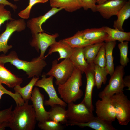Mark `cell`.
<instances>
[{
	"label": "cell",
	"instance_id": "obj_1",
	"mask_svg": "<svg viewBox=\"0 0 130 130\" xmlns=\"http://www.w3.org/2000/svg\"><path fill=\"white\" fill-rule=\"evenodd\" d=\"M28 101H25L21 105H16L12 111L9 121V127L12 130H33L35 127L37 120L32 105Z\"/></svg>",
	"mask_w": 130,
	"mask_h": 130
},
{
	"label": "cell",
	"instance_id": "obj_2",
	"mask_svg": "<svg viewBox=\"0 0 130 130\" xmlns=\"http://www.w3.org/2000/svg\"><path fill=\"white\" fill-rule=\"evenodd\" d=\"M45 58H40L39 56L30 61L21 60L19 58L16 52L11 51L7 55L2 54L0 56V63L4 64L9 63L17 69L25 72L30 78L34 77H39L41 75L47 64Z\"/></svg>",
	"mask_w": 130,
	"mask_h": 130
},
{
	"label": "cell",
	"instance_id": "obj_3",
	"mask_svg": "<svg viewBox=\"0 0 130 130\" xmlns=\"http://www.w3.org/2000/svg\"><path fill=\"white\" fill-rule=\"evenodd\" d=\"M82 73L75 68L71 76L64 83L58 85V91L62 100L68 104L80 99L83 93L80 87L82 84Z\"/></svg>",
	"mask_w": 130,
	"mask_h": 130
},
{
	"label": "cell",
	"instance_id": "obj_4",
	"mask_svg": "<svg viewBox=\"0 0 130 130\" xmlns=\"http://www.w3.org/2000/svg\"><path fill=\"white\" fill-rule=\"evenodd\" d=\"M110 98L119 124L127 125L130 121V101L127 96L122 91L114 95Z\"/></svg>",
	"mask_w": 130,
	"mask_h": 130
},
{
	"label": "cell",
	"instance_id": "obj_5",
	"mask_svg": "<svg viewBox=\"0 0 130 130\" xmlns=\"http://www.w3.org/2000/svg\"><path fill=\"white\" fill-rule=\"evenodd\" d=\"M75 68L69 58L64 59L58 63L56 60H53L50 70L46 74L47 76L55 77V83L58 86L64 83L71 76Z\"/></svg>",
	"mask_w": 130,
	"mask_h": 130
},
{
	"label": "cell",
	"instance_id": "obj_6",
	"mask_svg": "<svg viewBox=\"0 0 130 130\" xmlns=\"http://www.w3.org/2000/svg\"><path fill=\"white\" fill-rule=\"evenodd\" d=\"M124 68L121 65L116 67L110 76L108 84L98 95L101 99L110 98L115 94L123 91L125 87L123 82L125 74Z\"/></svg>",
	"mask_w": 130,
	"mask_h": 130
},
{
	"label": "cell",
	"instance_id": "obj_7",
	"mask_svg": "<svg viewBox=\"0 0 130 130\" xmlns=\"http://www.w3.org/2000/svg\"><path fill=\"white\" fill-rule=\"evenodd\" d=\"M46 74L42 75L41 79L38 80L35 86L43 89L48 95L49 99L44 101V104L46 106H52L58 104L65 107L67 106V104L58 97L53 84L54 77L52 76L47 78Z\"/></svg>",
	"mask_w": 130,
	"mask_h": 130
},
{
	"label": "cell",
	"instance_id": "obj_8",
	"mask_svg": "<svg viewBox=\"0 0 130 130\" xmlns=\"http://www.w3.org/2000/svg\"><path fill=\"white\" fill-rule=\"evenodd\" d=\"M67 114L68 120L84 123L91 120L94 117L93 111L81 102L75 104L73 102L67 104Z\"/></svg>",
	"mask_w": 130,
	"mask_h": 130
},
{
	"label": "cell",
	"instance_id": "obj_9",
	"mask_svg": "<svg viewBox=\"0 0 130 130\" xmlns=\"http://www.w3.org/2000/svg\"><path fill=\"white\" fill-rule=\"evenodd\" d=\"M26 24L22 18L10 21L6 24L5 31L0 35V52L6 54L12 47L8 44L9 38L15 31L20 32L24 30Z\"/></svg>",
	"mask_w": 130,
	"mask_h": 130
},
{
	"label": "cell",
	"instance_id": "obj_10",
	"mask_svg": "<svg viewBox=\"0 0 130 130\" xmlns=\"http://www.w3.org/2000/svg\"><path fill=\"white\" fill-rule=\"evenodd\" d=\"M59 36L57 33L51 35L44 32L32 34V39L30 43L31 46L40 53L39 58H45V53L47 48L55 43L56 39Z\"/></svg>",
	"mask_w": 130,
	"mask_h": 130
},
{
	"label": "cell",
	"instance_id": "obj_11",
	"mask_svg": "<svg viewBox=\"0 0 130 130\" xmlns=\"http://www.w3.org/2000/svg\"><path fill=\"white\" fill-rule=\"evenodd\" d=\"M44 97L37 87L33 89L30 100L32 102L37 121L41 122L49 119L48 111L44 107Z\"/></svg>",
	"mask_w": 130,
	"mask_h": 130
},
{
	"label": "cell",
	"instance_id": "obj_12",
	"mask_svg": "<svg viewBox=\"0 0 130 130\" xmlns=\"http://www.w3.org/2000/svg\"><path fill=\"white\" fill-rule=\"evenodd\" d=\"M126 0H109L96 5V12H99L104 18L110 19L117 14L124 5Z\"/></svg>",
	"mask_w": 130,
	"mask_h": 130
},
{
	"label": "cell",
	"instance_id": "obj_13",
	"mask_svg": "<svg viewBox=\"0 0 130 130\" xmlns=\"http://www.w3.org/2000/svg\"><path fill=\"white\" fill-rule=\"evenodd\" d=\"M98 100L95 104L97 116L102 119L112 122L116 118L114 108L109 98Z\"/></svg>",
	"mask_w": 130,
	"mask_h": 130
},
{
	"label": "cell",
	"instance_id": "obj_14",
	"mask_svg": "<svg viewBox=\"0 0 130 130\" xmlns=\"http://www.w3.org/2000/svg\"><path fill=\"white\" fill-rule=\"evenodd\" d=\"M89 66L84 72L86 78V84L84 98L81 102L84 104L89 109L93 111L94 107L92 102V94L95 82L94 71L93 63H88Z\"/></svg>",
	"mask_w": 130,
	"mask_h": 130
},
{
	"label": "cell",
	"instance_id": "obj_15",
	"mask_svg": "<svg viewBox=\"0 0 130 130\" xmlns=\"http://www.w3.org/2000/svg\"><path fill=\"white\" fill-rule=\"evenodd\" d=\"M66 125L77 126L81 128L88 127L96 130H116L113 125L112 122L101 119L97 116L89 121L80 123L68 120Z\"/></svg>",
	"mask_w": 130,
	"mask_h": 130
},
{
	"label": "cell",
	"instance_id": "obj_16",
	"mask_svg": "<svg viewBox=\"0 0 130 130\" xmlns=\"http://www.w3.org/2000/svg\"><path fill=\"white\" fill-rule=\"evenodd\" d=\"M62 10L60 8L52 7L44 15L32 18L28 20L26 26L32 34L43 32L42 27V24L51 17Z\"/></svg>",
	"mask_w": 130,
	"mask_h": 130
},
{
	"label": "cell",
	"instance_id": "obj_17",
	"mask_svg": "<svg viewBox=\"0 0 130 130\" xmlns=\"http://www.w3.org/2000/svg\"><path fill=\"white\" fill-rule=\"evenodd\" d=\"M78 31L82 37L92 44L103 42L107 36L104 26Z\"/></svg>",
	"mask_w": 130,
	"mask_h": 130
},
{
	"label": "cell",
	"instance_id": "obj_18",
	"mask_svg": "<svg viewBox=\"0 0 130 130\" xmlns=\"http://www.w3.org/2000/svg\"><path fill=\"white\" fill-rule=\"evenodd\" d=\"M50 47L48 52L45 57L46 58L53 53L58 52L59 55L57 59L58 61L63 59L69 58L73 50V48L62 40L58 42L56 41Z\"/></svg>",
	"mask_w": 130,
	"mask_h": 130
},
{
	"label": "cell",
	"instance_id": "obj_19",
	"mask_svg": "<svg viewBox=\"0 0 130 130\" xmlns=\"http://www.w3.org/2000/svg\"><path fill=\"white\" fill-rule=\"evenodd\" d=\"M4 65L0 63V82L12 88L20 85L23 82L22 79L12 73Z\"/></svg>",
	"mask_w": 130,
	"mask_h": 130
},
{
	"label": "cell",
	"instance_id": "obj_20",
	"mask_svg": "<svg viewBox=\"0 0 130 130\" xmlns=\"http://www.w3.org/2000/svg\"><path fill=\"white\" fill-rule=\"evenodd\" d=\"M50 4L52 7L60 8L70 12L82 8L80 0H50Z\"/></svg>",
	"mask_w": 130,
	"mask_h": 130
},
{
	"label": "cell",
	"instance_id": "obj_21",
	"mask_svg": "<svg viewBox=\"0 0 130 130\" xmlns=\"http://www.w3.org/2000/svg\"><path fill=\"white\" fill-rule=\"evenodd\" d=\"M75 68L79 69L82 74L88 67L89 64L85 60L83 48H73V52L69 58Z\"/></svg>",
	"mask_w": 130,
	"mask_h": 130
},
{
	"label": "cell",
	"instance_id": "obj_22",
	"mask_svg": "<svg viewBox=\"0 0 130 130\" xmlns=\"http://www.w3.org/2000/svg\"><path fill=\"white\" fill-rule=\"evenodd\" d=\"M49 120L66 124L68 120L65 107L58 104L52 106L49 111Z\"/></svg>",
	"mask_w": 130,
	"mask_h": 130
},
{
	"label": "cell",
	"instance_id": "obj_23",
	"mask_svg": "<svg viewBox=\"0 0 130 130\" xmlns=\"http://www.w3.org/2000/svg\"><path fill=\"white\" fill-rule=\"evenodd\" d=\"M104 27L107 34V37L105 41L106 42L117 40L120 42L130 41V32H125L106 26Z\"/></svg>",
	"mask_w": 130,
	"mask_h": 130
},
{
	"label": "cell",
	"instance_id": "obj_24",
	"mask_svg": "<svg viewBox=\"0 0 130 130\" xmlns=\"http://www.w3.org/2000/svg\"><path fill=\"white\" fill-rule=\"evenodd\" d=\"M117 19L114 22V28L124 31L123 26L124 21L130 16V0L127 1L117 15Z\"/></svg>",
	"mask_w": 130,
	"mask_h": 130
},
{
	"label": "cell",
	"instance_id": "obj_25",
	"mask_svg": "<svg viewBox=\"0 0 130 130\" xmlns=\"http://www.w3.org/2000/svg\"><path fill=\"white\" fill-rule=\"evenodd\" d=\"M116 44V41H109L105 43L106 60L105 69L108 74L110 76L112 75L115 70L113 52Z\"/></svg>",
	"mask_w": 130,
	"mask_h": 130
},
{
	"label": "cell",
	"instance_id": "obj_26",
	"mask_svg": "<svg viewBox=\"0 0 130 130\" xmlns=\"http://www.w3.org/2000/svg\"><path fill=\"white\" fill-rule=\"evenodd\" d=\"M39 78V77H32L29 83L23 87H21L20 85L16 86L14 87L15 92L19 93L24 101H29L31 98L33 87Z\"/></svg>",
	"mask_w": 130,
	"mask_h": 130
},
{
	"label": "cell",
	"instance_id": "obj_27",
	"mask_svg": "<svg viewBox=\"0 0 130 130\" xmlns=\"http://www.w3.org/2000/svg\"><path fill=\"white\" fill-rule=\"evenodd\" d=\"M62 40L73 48H84L88 45L92 44L82 37L78 31L73 36L66 38Z\"/></svg>",
	"mask_w": 130,
	"mask_h": 130
},
{
	"label": "cell",
	"instance_id": "obj_28",
	"mask_svg": "<svg viewBox=\"0 0 130 130\" xmlns=\"http://www.w3.org/2000/svg\"><path fill=\"white\" fill-rule=\"evenodd\" d=\"M104 43L102 42L91 44L83 48L84 57L88 63H93L94 58Z\"/></svg>",
	"mask_w": 130,
	"mask_h": 130
},
{
	"label": "cell",
	"instance_id": "obj_29",
	"mask_svg": "<svg viewBox=\"0 0 130 130\" xmlns=\"http://www.w3.org/2000/svg\"><path fill=\"white\" fill-rule=\"evenodd\" d=\"M94 71L95 82V86L98 89L100 88L103 83L105 84L107 80L108 73L105 67L102 68L94 64Z\"/></svg>",
	"mask_w": 130,
	"mask_h": 130
},
{
	"label": "cell",
	"instance_id": "obj_30",
	"mask_svg": "<svg viewBox=\"0 0 130 130\" xmlns=\"http://www.w3.org/2000/svg\"><path fill=\"white\" fill-rule=\"evenodd\" d=\"M38 126L43 130H62L64 128L62 124L49 120L39 122Z\"/></svg>",
	"mask_w": 130,
	"mask_h": 130
},
{
	"label": "cell",
	"instance_id": "obj_31",
	"mask_svg": "<svg viewBox=\"0 0 130 130\" xmlns=\"http://www.w3.org/2000/svg\"><path fill=\"white\" fill-rule=\"evenodd\" d=\"M128 41H124L120 42L118 46L120 52V63L121 65L124 67L127 65L129 62L128 57Z\"/></svg>",
	"mask_w": 130,
	"mask_h": 130
},
{
	"label": "cell",
	"instance_id": "obj_32",
	"mask_svg": "<svg viewBox=\"0 0 130 130\" xmlns=\"http://www.w3.org/2000/svg\"><path fill=\"white\" fill-rule=\"evenodd\" d=\"M5 94L9 95L13 98L17 105H22L25 102L19 93L16 92L13 93L8 90L0 82V102L2 95Z\"/></svg>",
	"mask_w": 130,
	"mask_h": 130
},
{
	"label": "cell",
	"instance_id": "obj_33",
	"mask_svg": "<svg viewBox=\"0 0 130 130\" xmlns=\"http://www.w3.org/2000/svg\"><path fill=\"white\" fill-rule=\"evenodd\" d=\"M94 64L99 67L105 68L106 66V60L105 56V43L102 46L98 54L94 58Z\"/></svg>",
	"mask_w": 130,
	"mask_h": 130
},
{
	"label": "cell",
	"instance_id": "obj_34",
	"mask_svg": "<svg viewBox=\"0 0 130 130\" xmlns=\"http://www.w3.org/2000/svg\"><path fill=\"white\" fill-rule=\"evenodd\" d=\"M49 0H29L28 6L24 9L20 11L18 14V15L21 18L28 19L30 16L31 9L33 6L38 3H45Z\"/></svg>",
	"mask_w": 130,
	"mask_h": 130
},
{
	"label": "cell",
	"instance_id": "obj_35",
	"mask_svg": "<svg viewBox=\"0 0 130 130\" xmlns=\"http://www.w3.org/2000/svg\"><path fill=\"white\" fill-rule=\"evenodd\" d=\"M5 5L0 4V31L2 25L6 21L14 20L12 17L10 11L5 8Z\"/></svg>",
	"mask_w": 130,
	"mask_h": 130
},
{
	"label": "cell",
	"instance_id": "obj_36",
	"mask_svg": "<svg viewBox=\"0 0 130 130\" xmlns=\"http://www.w3.org/2000/svg\"><path fill=\"white\" fill-rule=\"evenodd\" d=\"M13 106L9 108L0 111V125L5 122H9L12 114Z\"/></svg>",
	"mask_w": 130,
	"mask_h": 130
},
{
	"label": "cell",
	"instance_id": "obj_37",
	"mask_svg": "<svg viewBox=\"0 0 130 130\" xmlns=\"http://www.w3.org/2000/svg\"><path fill=\"white\" fill-rule=\"evenodd\" d=\"M82 5V7L85 10L90 9L93 12H96V0H80Z\"/></svg>",
	"mask_w": 130,
	"mask_h": 130
},
{
	"label": "cell",
	"instance_id": "obj_38",
	"mask_svg": "<svg viewBox=\"0 0 130 130\" xmlns=\"http://www.w3.org/2000/svg\"><path fill=\"white\" fill-rule=\"evenodd\" d=\"M0 4H3L5 6H9L14 11H15L17 8V6L16 5L12 4L7 0H0Z\"/></svg>",
	"mask_w": 130,
	"mask_h": 130
},
{
	"label": "cell",
	"instance_id": "obj_39",
	"mask_svg": "<svg viewBox=\"0 0 130 130\" xmlns=\"http://www.w3.org/2000/svg\"><path fill=\"white\" fill-rule=\"evenodd\" d=\"M123 82L125 87L128 88L127 89L130 90V75L126 76L123 78Z\"/></svg>",
	"mask_w": 130,
	"mask_h": 130
},
{
	"label": "cell",
	"instance_id": "obj_40",
	"mask_svg": "<svg viewBox=\"0 0 130 130\" xmlns=\"http://www.w3.org/2000/svg\"><path fill=\"white\" fill-rule=\"evenodd\" d=\"M9 122H5L0 125V130H4L6 127H9Z\"/></svg>",
	"mask_w": 130,
	"mask_h": 130
},
{
	"label": "cell",
	"instance_id": "obj_41",
	"mask_svg": "<svg viewBox=\"0 0 130 130\" xmlns=\"http://www.w3.org/2000/svg\"><path fill=\"white\" fill-rule=\"evenodd\" d=\"M109 0H97L96 1V3L98 4L103 3L105 1Z\"/></svg>",
	"mask_w": 130,
	"mask_h": 130
},
{
	"label": "cell",
	"instance_id": "obj_42",
	"mask_svg": "<svg viewBox=\"0 0 130 130\" xmlns=\"http://www.w3.org/2000/svg\"><path fill=\"white\" fill-rule=\"evenodd\" d=\"M15 2L21 0H13Z\"/></svg>",
	"mask_w": 130,
	"mask_h": 130
},
{
	"label": "cell",
	"instance_id": "obj_43",
	"mask_svg": "<svg viewBox=\"0 0 130 130\" xmlns=\"http://www.w3.org/2000/svg\"><path fill=\"white\" fill-rule=\"evenodd\" d=\"M97 0H96V1Z\"/></svg>",
	"mask_w": 130,
	"mask_h": 130
}]
</instances>
